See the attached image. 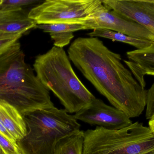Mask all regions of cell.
<instances>
[{
    "label": "cell",
    "instance_id": "1",
    "mask_svg": "<svg viewBox=\"0 0 154 154\" xmlns=\"http://www.w3.org/2000/svg\"><path fill=\"white\" fill-rule=\"evenodd\" d=\"M69 59L113 107L129 118L138 117L146 108L147 90L98 38L76 39L68 50Z\"/></svg>",
    "mask_w": 154,
    "mask_h": 154
},
{
    "label": "cell",
    "instance_id": "2",
    "mask_svg": "<svg viewBox=\"0 0 154 154\" xmlns=\"http://www.w3.org/2000/svg\"><path fill=\"white\" fill-rule=\"evenodd\" d=\"M25 57L18 41L0 55V101L13 106L22 115L54 106L49 90Z\"/></svg>",
    "mask_w": 154,
    "mask_h": 154
},
{
    "label": "cell",
    "instance_id": "3",
    "mask_svg": "<svg viewBox=\"0 0 154 154\" xmlns=\"http://www.w3.org/2000/svg\"><path fill=\"white\" fill-rule=\"evenodd\" d=\"M63 48L52 47L36 57L33 68L37 77L59 99L69 114L78 113L96 98L77 77Z\"/></svg>",
    "mask_w": 154,
    "mask_h": 154
},
{
    "label": "cell",
    "instance_id": "4",
    "mask_svg": "<svg viewBox=\"0 0 154 154\" xmlns=\"http://www.w3.org/2000/svg\"><path fill=\"white\" fill-rule=\"evenodd\" d=\"M27 134L17 141L22 154H54L58 143L79 131L74 115L54 106L23 115Z\"/></svg>",
    "mask_w": 154,
    "mask_h": 154
},
{
    "label": "cell",
    "instance_id": "5",
    "mask_svg": "<svg viewBox=\"0 0 154 154\" xmlns=\"http://www.w3.org/2000/svg\"><path fill=\"white\" fill-rule=\"evenodd\" d=\"M82 154H154V134L139 122L119 130L96 127L84 132Z\"/></svg>",
    "mask_w": 154,
    "mask_h": 154
},
{
    "label": "cell",
    "instance_id": "6",
    "mask_svg": "<svg viewBox=\"0 0 154 154\" xmlns=\"http://www.w3.org/2000/svg\"><path fill=\"white\" fill-rule=\"evenodd\" d=\"M104 7L100 0H46L32 8L28 16L37 24H82Z\"/></svg>",
    "mask_w": 154,
    "mask_h": 154
},
{
    "label": "cell",
    "instance_id": "7",
    "mask_svg": "<svg viewBox=\"0 0 154 154\" xmlns=\"http://www.w3.org/2000/svg\"><path fill=\"white\" fill-rule=\"evenodd\" d=\"M82 24L87 30L108 29L130 37L154 42V33L147 28L122 16L105 5L92 19Z\"/></svg>",
    "mask_w": 154,
    "mask_h": 154
},
{
    "label": "cell",
    "instance_id": "8",
    "mask_svg": "<svg viewBox=\"0 0 154 154\" xmlns=\"http://www.w3.org/2000/svg\"><path fill=\"white\" fill-rule=\"evenodd\" d=\"M74 116L78 121L109 130H119L133 124L125 113L96 98L90 105Z\"/></svg>",
    "mask_w": 154,
    "mask_h": 154
},
{
    "label": "cell",
    "instance_id": "9",
    "mask_svg": "<svg viewBox=\"0 0 154 154\" xmlns=\"http://www.w3.org/2000/svg\"><path fill=\"white\" fill-rule=\"evenodd\" d=\"M103 4L154 34V0H104Z\"/></svg>",
    "mask_w": 154,
    "mask_h": 154
},
{
    "label": "cell",
    "instance_id": "10",
    "mask_svg": "<svg viewBox=\"0 0 154 154\" xmlns=\"http://www.w3.org/2000/svg\"><path fill=\"white\" fill-rule=\"evenodd\" d=\"M128 61H124L143 87L145 88V75L154 77V42L145 48L127 52Z\"/></svg>",
    "mask_w": 154,
    "mask_h": 154
},
{
    "label": "cell",
    "instance_id": "11",
    "mask_svg": "<svg viewBox=\"0 0 154 154\" xmlns=\"http://www.w3.org/2000/svg\"><path fill=\"white\" fill-rule=\"evenodd\" d=\"M29 12L23 9L0 12V34L5 35L23 34L38 24L29 18Z\"/></svg>",
    "mask_w": 154,
    "mask_h": 154
},
{
    "label": "cell",
    "instance_id": "12",
    "mask_svg": "<svg viewBox=\"0 0 154 154\" xmlns=\"http://www.w3.org/2000/svg\"><path fill=\"white\" fill-rule=\"evenodd\" d=\"M0 122L15 141L26 135L27 128L22 115L13 106L0 101Z\"/></svg>",
    "mask_w": 154,
    "mask_h": 154
},
{
    "label": "cell",
    "instance_id": "13",
    "mask_svg": "<svg viewBox=\"0 0 154 154\" xmlns=\"http://www.w3.org/2000/svg\"><path fill=\"white\" fill-rule=\"evenodd\" d=\"M36 28L49 33L54 41V46L60 48H63L69 44L74 38L75 32L87 30L83 24H38Z\"/></svg>",
    "mask_w": 154,
    "mask_h": 154
},
{
    "label": "cell",
    "instance_id": "14",
    "mask_svg": "<svg viewBox=\"0 0 154 154\" xmlns=\"http://www.w3.org/2000/svg\"><path fill=\"white\" fill-rule=\"evenodd\" d=\"M90 37L106 38L113 41L120 42L134 46L137 49H142L149 46L153 42L141 39L128 36L125 34L111 30L105 29H97L93 30L88 33Z\"/></svg>",
    "mask_w": 154,
    "mask_h": 154
},
{
    "label": "cell",
    "instance_id": "15",
    "mask_svg": "<svg viewBox=\"0 0 154 154\" xmlns=\"http://www.w3.org/2000/svg\"><path fill=\"white\" fill-rule=\"evenodd\" d=\"M83 142L84 131L80 130L60 140L54 154H82Z\"/></svg>",
    "mask_w": 154,
    "mask_h": 154
},
{
    "label": "cell",
    "instance_id": "16",
    "mask_svg": "<svg viewBox=\"0 0 154 154\" xmlns=\"http://www.w3.org/2000/svg\"><path fill=\"white\" fill-rule=\"evenodd\" d=\"M39 2L38 0H0V12L22 10L24 6Z\"/></svg>",
    "mask_w": 154,
    "mask_h": 154
},
{
    "label": "cell",
    "instance_id": "17",
    "mask_svg": "<svg viewBox=\"0 0 154 154\" xmlns=\"http://www.w3.org/2000/svg\"><path fill=\"white\" fill-rule=\"evenodd\" d=\"M0 148L3 154H22L17 143H12L0 132Z\"/></svg>",
    "mask_w": 154,
    "mask_h": 154
},
{
    "label": "cell",
    "instance_id": "18",
    "mask_svg": "<svg viewBox=\"0 0 154 154\" xmlns=\"http://www.w3.org/2000/svg\"><path fill=\"white\" fill-rule=\"evenodd\" d=\"M146 108V119L150 120L154 117V83L147 90V101Z\"/></svg>",
    "mask_w": 154,
    "mask_h": 154
},
{
    "label": "cell",
    "instance_id": "19",
    "mask_svg": "<svg viewBox=\"0 0 154 154\" xmlns=\"http://www.w3.org/2000/svg\"><path fill=\"white\" fill-rule=\"evenodd\" d=\"M20 37L0 39V55L4 53L10 47L18 41Z\"/></svg>",
    "mask_w": 154,
    "mask_h": 154
},
{
    "label": "cell",
    "instance_id": "20",
    "mask_svg": "<svg viewBox=\"0 0 154 154\" xmlns=\"http://www.w3.org/2000/svg\"><path fill=\"white\" fill-rule=\"evenodd\" d=\"M149 120V123H148L149 127L154 134V117H153Z\"/></svg>",
    "mask_w": 154,
    "mask_h": 154
},
{
    "label": "cell",
    "instance_id": "21",
    "mask_svg": "<svg viewBox=\"0 0 154 154\" xmlns=\"http://www.w3.org/2000/svg\"><path fill=\"white\" fill-rule=\"evenodd\" d=\"M0 154H3V153L2 152V150H1V148H0Z\"/></svg>",
    "mask_w": 154,
    "mask_h": 154
}]
</instances>
